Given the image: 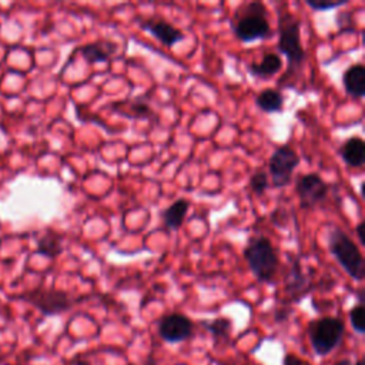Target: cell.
<instances>
[{"label": "cell", "instance_id": "8", "mask_svg": "<svg viewBox=\"0 0 365 365\" xmlns=\"http://www.w3.org/2000/svg\"><path fill=\"white\" fill-rule=\"evenodd\" d=\"M158 335L168 344H178L192 335V321L180 312L164 315L158 322Z\"/></svg>", "mask_w": 365, "mask_h": 365}, {"label": "cell", "instance_id": "28", "mask_svg": "<svg viewBox=\"0 0 365 365\" xmlns=\"http://www.w3.org/2000/svg\"><path fill=\"white\" fill-rule=\"evenodd\" d=\"M354 365H365V361L364 359H358Z\"/></svg>", "mask_w": 365, "mask_h": 365}, {"label": "cell", "instance_id": "5", "mask_svg": "<svg viewBox=\"0 0 365 365\" xmlns=\"http://www.w3.org/2000/svg\"><path fill=\"white\" fill-rule=\"evenodd\" d=\"M307 331L314 352L318 356H327L341 344L345 324L336 317H322L311 321Z\"/></svg>", "mask_w": 365, "mask_h": 365}, {"label": "cell", "instance_id": "27", "mask_svg": "<svg viewBox=\"0 0 365 365\" xmlns=\"http://www.w3.org/2000/svg\"><path fill=\"white\" fill-rule=\"evenodd\" d=\"M73 365H88V362H86V361H78V362H74Z\"/></svg>", "mask_w": 365, "mask_h": 365}, {"label": "cell", "instance_id": "17", "mask_svg": "<svg viewBox=\"0 0 365 365\" xmlns=\"http://www.w3.org/2000/svg\"><path fill=\"white\" fill-rule=\"evenodd\" d=\"M255 103L257 107L264 113H277L284 106V97L275 88H265L257 96Z\"/></svg>", "mask_w": 365, "mask_h": 365}, {"label": "cell", "instance_id": "7", "mask_svg": "<svg viewBox=\"0 0 365 365\" xmlns=\"http://www.w3.org/2000/svg\"><path fill=\"white\" fill-rule=\"evenodd\" d=\"M299 163L298 154L289 145H279L269 158L268 171L271 174V180L274 187L281 188L285 187L291 178L295 167Z\"/></svg>", "mask_w": 365, "mask_h": 365}, {"label": "cell", "instance_id": "25", "mask_svg": "<svg viewBox=\"0 0 365 365\" xmlns=\"http://www.w3.org/2000/svg\"><path fill=\"white\" fill-rule=\"evenodd\" d=\"M141 365H158V364L153 356H147Z\"/></svg>", "mask_w": 365, "mask_h": 365}, {"label": "cell", "instance_id": "12", "mask_svg": "<svg viewBox=\"0 0 365 365\" xmlns=\"http://www.w3.org/2000/svg\"><path fill=\"white\" fill-rule=\"evenodd\" d=\"M342 83L351 97L362 98L365 94V67L361 63L349 66L342 76Z\"/></svg>", "mask_w": 365, "mask_h": 365}, {"label": "cell", "instance_id": "10", "mask_svg": "<svg viewBox=\"0 0 365 365\" xmlns=\"http://www.w3.org/2000/svg\"><path fill=\"white\" fill-rule=\"evenodd\" d=\"M140 26L143 30L148 31L151 36H154L160 43H163L167 47H171L184 38V33L180 29H177L175 26H173L171 23L163 19L140 20Z\"/></svg>", "mask_w": 365, "mask_h": 365}, {"label": "cell", "instance_id": "15", "mask_svg": "<svg viewBox=\"0 0 365 365\" xmlns=\"http://www.w3.org/2000/svg\"><path fill=\"white\" fill-rule=\"evenodd\" d=\"M339 153L348 165L361 167L365 161V143L359 137H351L341 145Z\"/></svg>", "mask_w": 365, "mask_h": 365}, {"label": "cell", "instance_id": "11", "mask_svg": "<svg viewBox=\"0 0 365 365\" xmlns=\"http://www.w3.org/2000/svg\"><path fill=\"white\" fill-rule=\"evenodd\" d=\"M308 285H309V279L301 269L299 261L298 259L294 261L285 282V288H284L285 294L291 301H299L308 292V288H309Z\"/></svg>", "mask_w": 365, "mask_h": 365}, {"label": "cell", "instance_id": "9", "mask_svg": "<svg viewBox=\"0 0 365 365\" xmlns=\"http://www.w3.org/2000/svg\"><path fill=\"white\" fill-rule=\"evenodd\" d=\"M302 208H312L322 202L328 195V185L318 174H305L299 177L295 185Z\"/></svg>", "mask_w": 365, "mask_h": 365}, {"label": "cell", "instance_id": "16", "mask_svg": "<svg viewBox=\"0 0 365 365\" xmlns=\"http://www.w3.org/2000/svg\"><path fill=\"white\" fill-rule=\"evenodd\" d=\"M190 208V202L185 198H178L175 200L170 207H167L161 217L164 221V225L170 230H177L182 225L184 218L187 215V211Z\"/></svg>", "mask_w": 365, "mask_h": 365}, {"label": "cell", "instance_id": "24", "mask_svg": "<svg viewBox=\"0 0 365 365\" xmlns=\"http://www.w3.org/2000/svg\"><path fill=\"white\" fill-rule=\"evenodd\" d=\"M364 221H361L358 225H356V228H355V231H356V237H358V240H359V242L361 244H365V237H364Z\"/></svg>", "mask_w": 365, "mask_h": 365}, {"label": "cell", "instance_id": "18", "mask_svg": "<svg viewBox=\"0 0 365 365\" xmlns=\"http://www.w3.org/2000/svg\"><path fill=\"white\" fill-rule=\"evenodd\" d=\"M201 325L214 336L215 341L228 339L232 331V321L225 317H220L211 321H201Z\"/></svg>", "mask_w": 365, "mask_h": 365}, {"label": "cell", "instance_id": "20", "mask_svg": "<svg viewBox=\"0 0 365 365\" xmlns=\"http://www.w3.org/2000/svg\"><path fill=\"white\" fill-rule=\"evenodd\" d=\"M349 322L352 329L362 335L365 334V308L364 304H356L349 311Z\"/></svg>", "mask_w": 365, "mask_h": 365}, {"label": "cell", "instance_id": "6", "mask_svg": "<svg viewBox=\"0 0 365 365\" xmlns=\"http://www.w3.org/2000/svg\"><path fill=\"white\" fill-rule=\"evenodd\" d=\"M30 305L37 308L43 315L53 317L68 311L73 305V299L66 291L57 288L37 287L20 297Z\"/></svg>", "mask_w": 365, "mask_h": 365}, {"label": "cell", "instance_id": "19", "mask_svg": "<svg viewBox=\"0 0 365 365\" xmlns=\"http://www.w3.org/2000/svg\"><path fill=\"white\" fill-rule=\"evenodd\" d=\"M63 251L61 240L53 234H46L37 241V254L47 258H56Z\"/></svg>", "mask_w": 365, "mask_h": 365}, {"label": "cell", "instance_id": "14", "mask_svg": "<svg viewBox=\"0 0 365 365\" xmlns=\"http://www.w3.org/2000/svg\"><path fill=\"white\" fill-rule=\"evenodd\" d=\"M282 67V60L275 53H265L258 63H251L248 71L257 78H269L277 74Z\"/></svg>", "mask_w": 365, "mask_h": 365}, {"label": "cell", "instance_id": "22", "mask_svg": "<svg viewBox=\"0 0 365 365\" xmlns=\"http://www.w3.org/2000/svg\"><path fill=\"white\" fill-rule=\"evenodd\" d=\"M345 0H338V1H317V0H307V6H309L314 10H329V9H335V7H341L342 4H345Z\"/></svg>", "mask_w": 365, "mask_h": 365}, {"label": "cell", "instance_id": "26", "mask_svg": "<svg viewBox=\"0 0 365 365\" xmlns=\"http://www.w3.org/2000/svg\"><path fill=\"white\" fill-rule=\"evenodd\" d=\"M334 365H352V362H351L349 359L344 358V359H339V361H336Z\"/></svg>", "mask_w": 365, "mask_h": 365}, {"label": "cell", "instance_id": "4", "mask_svg": "<svg viewBox=\"0 0 365 365\" xmlns=\"http://www.w3.org/2000/svg\"><path fill=\"white\" fill-rule=\"evenodd\" d=\"M329 252L335 257L339 265L356 281H361L365 274V259L348 234L341 228H332L328 240Z\"/></svg>", "mask_w": 365, "mask_h": 365}, {"label": "cell", "instance_id": "21", "mask_svg": "<svg viewBox=\"0 0 365 365\" xmlns=\"http://www.w3.org/2000/svg\"><path fill=\"white\" fill-rule=\"evenodd\" d=\"M269 182H268V175L265 171L262 170H258L255 171L251 178H250V188L252 190L254 194H264L265 190L268 188Z\"/></svg>", "mask_w": 365, "mask_h": 365}, {"label": "cell", "instance_id": "3", "mask_svg": "<svg viewBox=\"0 0 365 365\" xmlns=\"http://www.w3.org/2000/svg\"><path fill=\"white\" fill-rule=\"evenodd\" d=\"M244 258L251 272L261 282H271L278 269V255L267 237L251 238L244 248Z\"/></svg>", "mask_w": 365, "mask_h": 365}, {"label": "cell", "instance_id": "13", "mask_svg": "<svg viewBox=\"0 0 365 365\" xmlns=\"http://www.w3.org/2000/svg\"><path fill=\"white\" fill-rule=\"evenodd\" d=\"M117 44L110 40H97L80 48V53L88 63H106L115 53Z\"/></svg>", "mask_w": 365, "mask_h": 365}, {"label": "cell", "instance_id": "23", "mask_svg": "<svg viewBox=\"0 0 365 365\" xmlns=\"http://www.w3.org/2000/svg\"><path fill=\"white\" fill-rule=\"evenodd\" d=\"M282 365H309V362H307L305 359H302L294 354H287L284 356Z\"/></svg>", "mask_w": 365, "mask_h": 365}, {"label": "cell", "instance_id": "2", "mask_svg": "<svg viewBox=\"0 0 365 365\" xmlns=\"http://www.w3.org/2000/svg\"><path fill=\"white\" fill-rule=\"evenodd\" d=\"M232 30L237 38L244 43L268 37L272 30L265 4L261 1H251L240 6L232 19Z\"/></svg>", "mask_w": 365, "mask_h": 365}, {"label": "cell", "instance_id": "1", "mask_svg": "<svg viewBox=\"0 0 365 365\" xmlns=\"http://www.w3.org/2000/svg\"><path fill=\"white\" fill-rule=\"evenodd\" d=\"M278 34H279L278 48L287 57V61H288V68L285 74L281 77L279 84L287 86L288 80H291V77L301 70L307 58L305 50L301 43V23L288 10L279 11Z\"/></svg>", "mask_w": 365, "mask_h": 365}]
</instances>
